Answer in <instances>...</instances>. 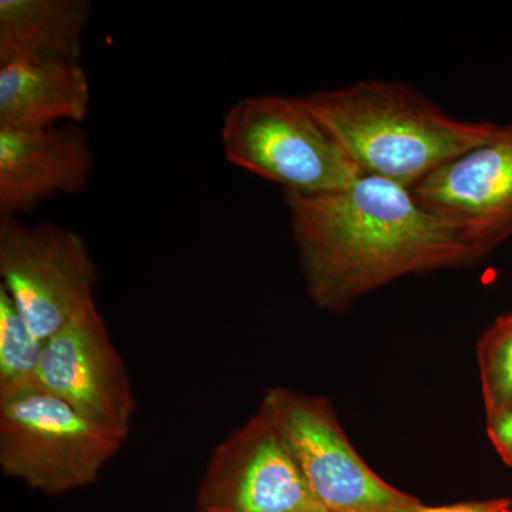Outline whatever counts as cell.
Here are the masks:
<instances>
[{
  "label": "cell",
  "mask_w": 512,
  "mask_h": 512,
  "mask_svg": "<svg viewBox=\"0 0 512 512\" xmlns=\"http://www.w3.org/2000/svg\"><path fill=\"white\" fill-rule=\"evenodd\" d=\"M284 200L306 289L326 311H343L402 276L480 261L410 188L375 175L339 191L284 194Z\"/></svg>",
  "instance_id": "cell-1"
},
{
  "label": "cell",
  "mask_w": 512,
  "mask_h": 512,
  "mask_svg": "<svg viewBox=\"0 0 512 512\" xmlns=\"http://www.w3.org/2000/svg\"><path fill=\"white\" fill-rule=\"evenodd\" d=\"M366 175L413 187L501 126L448 116L406 83L366 80L303 97Z\"/></svg>",
  "instance_id": "cell-2"
},
{
  "label": "cell",
  "mask_w": 512,
  "mask_h": 512,
  "mask_svg": "<svg viewBox=\"0 0 512 512\" xmlns=\"http://www.w3.org/2000/svg\"><path fill=\"white\" fill-rule=\"evenodd\" d=\"M221 146L229 163L279 185L282 194L339 191L363 175L303 97L238 100L222 121Z\"/></svg>",
  "instance_id": "cell-3"
},
{
  "label": "cell",
  "mask_w": 512,
  "mask_h": 512,
  "mask_svg": "<svg viewBox=\"0 0 512 512\" xmlns=\"http://www.w3.org/2000/svg\"><path fill=\"white\" fill-rule=\"evenodd\" d=\"M126 440L39 387L0 399V467L40 493L96 483Z\"/></svg>",
  "instance_id": "cell-4"
},
{
  "label": "cell",
  "mask_w": 512,
  "mask_h": 512,
  "mask_svg": "<svg viewBox=\"0 0 512 512\" xmlns=\"http://www.w3.org/2000/svg\"><path fill=\"white\" fill-rule=\"evenodd\" d=\"M291 448L313 497L330 512H417L421 501L377 476L352 446L328 400L284 387L261 404Z\"/></svg>",
  "instance_id": "cell-5"
},
{
  "label": "cell",
  "mask_w": 512,
  "mask_h": 512,
  "mask_svg": "<svg viewBox=\"0 0 512 512\" xmlns=\"http://www.w3.org/2000/svg\"><path fill=\"white\" fill-rule=\"evenodd\" d=\"M0 278V286L43 343L96 305L99 271L86 241L59 225H25L3 217Z\"/></svg>",
  "instance_id": "cell-6"
},
{
  "label": "cell",
  "mask_w": 512,
  "mask_h": 512,
  "mask_svg": "<svg viewBox=\"0 0 512 512\" xmlns=\"http://www.w3.org/2000/svg\"><path fill=\"white\" fill-rule=\"evenodd\" d=\"M319 507L291 448L261 407L215 448L197 493L198 512H313Z\"/></svg>",
  "instance_id": "cell-7"
},
{
  "label": "cell",
  "mask_w": 512,
  "mask_h": 512,
  "mask_svg": "<svg viewBox=\"0 0 512 512\" xmlns=\"http://www.w3.org/2000/svg\"><path fill=\"white\" fill-rule=\"evenodd\" d=\"M478 259L512 237V123L410 187Z\"/></svg>",
  "instance_id": "cell-8"
},
{
  "label": "cell",
  "mask_w": 512,
  "mask_h": 512,
  "mask_svg": "<svg viewBox=\"0 0 512 512\" xmlns=\"http://www.w3.org/2000/svg\"><path fill=\"white\" fill-rule=\"evenodd\" d=\"M37 386L94 423L128 437L136 396L97 303L46 340Z\"/></svg>",
  "instance_id": "cell-9"
},
{
  "label": "cell",
  "mask_w": 512,
  "mask_h": 512,
  "mask_svg": "<svg viewBox=\"0 0 512 512\" xmlns=\"http://www.w3.org/2000/svg\"><path fill=\"white\" fill-rule=\"evenodd\" d=\"M92 170V147L79 124L0 128V215L18 218L57 194L83 191Z\"/></svg>",
  "instance_id": "cell-10"
},
{
  "label": "cell",
  "mask_w": 512,
  "mask_h": 512,
  "mask_svg": "<svg viewBox=\"0 0 512 512\" xmlns=\"http://www.w3.org/2000/svg\"><path fill=\"white\" fill-rule=\"evenodd\" d=\"M90 82L82 62L0 64V128L37 130L89 116Z\"/></svg>",
  "instance_id": "cell-11"
},
{
  "label": "cell",
  "mask_w": 512,
  "mask_h": 512,
  "mask_svg": "<svg viewBox=\"0 0 512 512\" xmlns=\"http://www.w3.org/2000/svg\"><path fill=\"white\" fill-rule=\"evenodd\" d=\"M89 0H0V64L82 62Z\"/></svg>",
  "instance_id": "cell-12"
},
{
  "label": "cell",
  "mask_w": 512,
  "mask_h": 512,
  "mask_svg": "<svg viewBox=\"0 0 512 512\" xmlns=\"http://www.w3.org/2000/svg\"><path fill=\"white\" fill-rule=\"evenodd\" d=\"M43 345L0 286V399L39 387Z\"/></svg>",
  "instance_id": "cell-13"
},
{
  "label": "cell",
  "mask_w": 512,
  "mask_h": 512,
  "mask_svg": "<svg viewBox=\"0 0 512 512\" xmlns=\"http://www.w3.org/2000/svg\"><path fill=\"white\" fill-rule=\"evenodd\" d=\"M478 366L487 417L512 407V312L498 316L478 342Z\"/></svg>",
  "instance_id": "cell-14"
},
{
  "label": "cell",
  "mask_w": 512,
  "mask_h": 512,
  "mask_svg": "<svg viewBox=\"0 0 512 512\" xmlns=\"http://www.w3.org/2000/svg\"><path fill=\"white\" fill-rule=\"evenodd\" d=\"M487 434L501 460L512 467V407L487 417Z\"/></svg>",
  "instance_id": "cell-15"
},
{
  "label": "cell",
  "mask_w": 512,
  "mask_h": 512,
  "mask_svg": "<svg viewBox=\"0 0 512 512\" xmlns=\"http://www.w3.org/2000/svg\"><path fill=\"white\" fill-rule=\"evenodd\" d=\"M512 503L508 498H491V500L468 501L453 505H441V507H427L421 505L417 512H507Z\"/></svg>",
  "instance_id": "cell-16"
},
{
  "label": "cell",
  "mask_w": 512,
  "mask_h": 512,
  "mask_svg": "<svg viewBox=\"0 0 512 512\" xmlns=\"http://www.w3.org/2000/svg\"><path fill=\"white\" fill-rule=\"evenodd\" d=\"M313 512H330V511L326 510V508L319 507V508H316V510Z\"/></svg>",
  "instance_id": "cell-17"
},
{
  "label": "cell",
  "mask_w": 512,
  "mask_h": 512,
  "mask_svg": "<svg viewBox=\"0 0 512 512\" xmlns=\"http://www.w3.org/2000/svg\"><path fill=\"white\" fill-rule=\"evenodd\" d=\"M507 512H512V505H511V507H510V510H508Z\"/></svg>",
  "instance_id": "cell-18"
}]
</instances>
